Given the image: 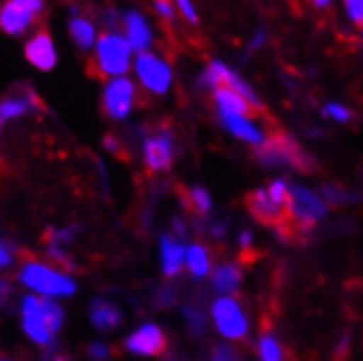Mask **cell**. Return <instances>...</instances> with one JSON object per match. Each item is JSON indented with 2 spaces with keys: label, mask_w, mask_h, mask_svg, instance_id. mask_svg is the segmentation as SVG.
<instances>
[{
  "label": "cell",
  "mask_w": 363,
  "mask_h": 361,
  "mask_svg": "<svg viewBox=\"0 0 363 361\" xmlns=\"http://www.w3.org/2000/svg\"><path fill=\"white\" fill-rule=\"evenodd\" d=\"M24 335L38 346H48L64 326V309L53 298L24 296L20 304Z\"/></svg>",
  "instance_id": "obj_1"
},
{
  "label": "cell",
  "mask_w": 363,
  "mask_h": 361,
  "mask_svg": "<svg viewBox=\"0 0 363 361\" xmlns=\"http://www.w3.org/2000/svg\"><path fill=\"white\" fill-rule=\"evenodd\" d=\"M18 278L27 289L35 291L42 298H68L77 294V282L66 272L57 270L55 265H48L35 256H22Z\"/></svg>",
  "instance_id": "obj_2"
},
{
  "label": "cell",
  "mask_w": 363,
  "mask_h": 361,
  "mask_svg": "<svg viewBox=\"0 0 363 361\" xmlns=\"http://www.w3.org/2000/svg\"><path fill=\"white\" fill-rule=\"evenodd\" d=\"M254 158L261 167H291L300 173H311L315 169L313 158L284 132L265 136V143L256 147Z\"/></svg>",
  "instance_id": "obj_3"
},
{
  "label": "cell",
  "mask_w": 363,
  "mask_h": 361,
  "mask_svg": "<svg viewBox=\"0 0 363 361\" xmlns=\"http://www.w3.org/2000/svg\"><path fill=\"white\" fill-rule=\"evenodd\" d=\"M134 64V50L121 31H106L99 35L92 53V68L101 77H125L129 66Z\"/></svg>",
  "instance_id": "obj_4"
},
{
  "label": "cell",
  "mask_w": 363,
  "mask_h": 361,
  "mask_svg": "<svg viewBox=\"0 0 363 361\" xmlns=\"http://www.w3.org/2000/svg\"><path fill=\"white\" fill-rule=\"evenodd\" d=\"M289 193H291L289 211L294 217L296 235H298V239H308L311 230L315 228V223L322 217H326V206L315 193H311L308 189H304L300 184H291Z\"/></svg>",
  "instance_id": "obj_5"
},
{
  "label": "cell",
  "mask_w": 363,
  "mask_h": 361,
  "mask_svg": "<svg viewBox=\"0 0 363 361\" xmlns=\"http://www.w3.org/2000/svg\"><path fill=\"white\" fill-rule=\"evenodd\" d=\"M134 70H136V77L140 86L151 92V94H167L171 90V84H173V68L171 64L158 55L153 53V50H147V53H138L134 57Z\"/></svg>",
  "instance_id": "obj_6"
},
{
  "label": "cell",
  "mask_w": 363,
  "mask_h": 361,
  "mask_svg": "<svg viewBox=\"0 0 363 361\" xmlns=\"http://www.w3.org/2000/svg\"><path fill=\"white\" fill-rule=\"evenodd\" d=\"M197 84L201 88H211V90H217V88H230L239 92L243 99H247L252 103L254 110H263V103L261 99H258V94L252 90V86L243 79L241 74H237L235 70H232L225 62H219V60H213L208 66H206V70L199 74Z\"/></svg>",
  "instance_id": "obj_7"
},
{
  "label": "cell",
  "mask_w": 363,
  "mask_h": 361,
  "mask_svg": "<svg viewBox=\"0 0 363 361\" xmlns=\"http://www.w3.org/2000/svg\"><path fill=\"white\" fill-rule=\"evenodd\" d=\"M175 160V143L169 127L143 134V162L151 173H164L173 167Z\"/></svg>",
  "instance_id": "obj_8"
},
{
  "label": "cell",
  "mask_w": 363,
  "mask_h": 361,
  "mask_svg": "<svg viewBox=\"0 0 363 361\" xmlns=\"http://www.w3.org/2000/svg\"><path fill=\"white\" fill-rule=\"evenodd\" d=\"M44 0H5L0 7V31L7 35H24L44 13Z\"/></svg>",
  "instance_id": "obj_9"
},
{
  "label": "cell",
  "mask_w": 363,
  "mask_h": 361,
  "mask_svg": "<svg viewBox=\"0 0 363 361\" xmlns=\"http://www.w3.org/2000/svg\"><path fill=\"white\" fill-rule=\"evenodd\" d=\"M136 86L127 77H114L103 88V114L112 121H125L136 106Z\"/></svg>",
  "instance_id": "obj_10"
},
{
  "label": "cell",
  "mask_w": 363,
  "mask_h": 361,
  "mask_svg": "<svg viewBox=\"0 0 363 361\" xmlns=\"http://www.w3.org/2000/svg\"><path fill=\"white\" fill-rule=\"evenodd\" d=\"M213 320L217 331L228 340H245L250 322L241 304L232 298H217L213 302Z\"/></svg>",
  "instance_id": "obj_11"
},
{
  "label": "cell",
  "mask_w": 363,
  "mask_h": 361,
  "mask_svg": "<svg viewBox=\"0 0 363 361\" xmlns=\"http://www.w3.org/2000/svg\"><path fill=\"white\" fill-rule=\"evenodd\" d=\"M123 348L132 355L138 357H162L169 348V340H167V333L153 322L140 324L134 333H129Z\"/></svg>",
  "instance_id": "obj_12"
},
{
  "label": "cell",
  "mask_w": 363,
  "mask_h": 361,
  "mask_svg": "<svg viewBox=\"0 0 363 361\" xmlns=\"http://www.w3.org/2000/svg\"><path fill=\"white\" fill-rule=\"evenodd\" d=\"M121 27L123 35L129 42L134 53H147L153 46V29L149 20L138 9H127L121 13Z\"/></svg>",
  "instance_id": "obj_13"
},
{
  "label": "cell",
  "mask_w": 363,
  "mask_h": 361,
  "mask_svg": "<svg viewBox=\"0 0 363 361\" xmlns=\"http://www.w3.org/2000/svg\"><path fill=\"white\" fill-rule=\"evenodd\" d=\"M42 108L38 94L31 88H20L0 99V123H7L20 116H27Z\"/></svg>",
  "instance_id": "obj_14"
},
{
  "label": "cell",
  "mask_w": 363,
  "mask_h": 361,
  "mask_svg": "<svg viewBox=\"0 0 363 361\" xmlns=\"http://www.w3.org/2000/svg\"><path fill=\"white\" fill-rule=\"evenodd\" d=\"M24 57L38 70H53L57 64V48L55 42L46 31H38L27 44H24Z\"/></svg>",
  "instance_id": "obj_15"
},
{
  "label": "cell",
  "mask_w": 363,
  "mask_h": 361,
  "mask_svg": "<svg viewBox=\"0 0 363 361\" xmlns=\"http://www.w3.org/2000/svg\"><path fill=\"white\" fill-rule=\"evenodd\" d=\"M219 125L225 132H230L232 136H237L239 140H245L250 145H263L265 143V134L250 116H241V114H225V112H217Z\"/></svg>",
  "instance_id": "obj_16"
},
{
  "label": "cell",
  "mask_w": 363,
  "mask_h": 361,
  "mask_svg": "<svg viewBox=\"0 0 363 361\" xmlns=\"http://www.w3.org/2000/svg\"><path fill=\"white\" fill-rule=\"evenodd\" d=\"M88 316H90V322L96 331L101 333H108V331H114L121 326L123 322V311L121 306L108 298H94L88 306Z\"/></svg>",
  "instance_id": "obj_17"
},
{
  "label": "cell",
  "mask_w": 363,
  "mask_h": 361,
  "mask_svg": "<svg viewBox=\"0 0 363 361\" xmlns=\"http://www.w3.org/2000/svg\"><path fill=\"white\" fill-rule=\"evenodd\" d=\"M160 254H162V274L169 278L177 276L186 263V245L175 235H167L164 232L160 237Z\"/></svg>",
  "instance_id": "obj_18"
},
{
  "label": "cell",
  "mask_w": 363,
  "mask_h": 361,
  "mask_svg": "<svg viewBox=\"0 0 363 361\" xmlns=\"http://www.w3.org/2000/svg\"><path fill=\"white\" fill-rule=\"evenodd\" d=\"M177 195H179V201L182 206L186 209V213L195 219H203L208 217L211 211H213V197L211 193L206 191L203 187H179L177 189Z\"/></svg>",
  "instance_id": "obj_19"
},
{
  "label": "cell",
  "mask_w": 363,
  "mask_h": 361,
  "mask_svg": "<svg viewBox=\"0 0 363 361\" xmlns=\"http://www.w3.org/2000/svg\"><path fill=\"white\" fill-rule=\"evenodd\" d=\"M213 101H215L217 112L241 114V116H252L256 112L247 99H243L239 92L230 90V88H217V90H213Z\"/></svg>",
  "instance_id": "obj_20"
},
{
  "label": "cell",
  "mask_w": 363,
  "mask_h": 361,
  "mask_svg": "<svg viewBox=\"0 0 363 361\" xmlns=\"http://www.w3.org/2000/svg\"><path fill=\"white\" fill-rule=\"evenodd\" d=\"M68 31H70L72 42L79 46L82 50H92L96 40H99L94 22L90 18H86V16H74L68 22Z\"/></svg>",
  "instance_id": "obj_21"
},
{
  "label": "cell",
  "mask_w": 363,
  "mask_h": 361,
  "mask_svg": "<svg viewBox=\"0 0 363 361\" xmlns=\"http://www.w3.org/2000/svg\"><path fill=\"white\" fill-rule=\"evenodd\" d=\"M241 278H243V272H241L239 265H235V263H221L215 270V274H213V287L219 294H232V291L239 289Z\"/></svg>",
  "instance_id": "obj_22"
},
{
  "label": "cell",
  "mask_w": 363,
  "mask_h": 361,
  "mask_svg": "<svg viewBox=\"0 0 363 361\" xmlns=\"http://www.w3.org/2000/svg\"><path fill=\"white\" fill-rule=\"evenodd\" d=\"M186 265L191 270L193 276L201 278L211 272V252L206 245L201 243H193L189 250H186Z\"/></svg>",
  "instance_id": "obj_23"
},
{
  "label": "cell",
  "mask_w": 363,
  "mask_h": 361,
  "mask_svg": "<svg viewBox=\"0 0 363 361\" xmlns=\"http://www.w3.org/2000/svg\"><path fill=\"white\" fill-rule=\"evenodd\" d=\"M258 357L261 361H287V350L274 338L272 333H263L258 340Z\"/></svg>",
  "instance_id": "obj_24"
},
{
  "label": "cell",
  "mask_w": 363,
  "mask_h": 361,
  "mask_svg": "<svg viewBox=\"0 0 363 361\" xmlns=\"http://www.w3.org/2000/svg\"><path fill=\"white\" fill-rule=\"evenodd\" d=\"M184 320H186V326L191 331L193 338H203L206 333V316H203V309L195 306V304H189L184 309Z\"/></svg>",
  "instance_id": "obj_25"
},
{
  "label": "cell",
  "mask_w": 363,
  "mask_h": 361,
  "mask_svg": "<svg viewBox=\"0 0 363 361\" xmlns=\"http://www.w3.org/2000/svg\"><path fill=\"white\" fill-rule=\"evenodd\" d=\"M344 11L357 29H363V0H344Z\"/></svg>",
  "instance_id": "obj_26"
},
{
  "label": "cell",
  "mask_w": 363,
  "mask_h": 361,
  "mask_svg": "<svg viewBox=\"0 0 363 361\" xmlns=\"http://www.w3.org/2000/svg\"><path fill=\"white\" fill-rule=\"evenodd\" d=\"M324 116L337 121V123H348L352 118V112L342 106V103H326V108H324Z\"/></svg>",
  "instance_id": "obj_27"
},
{
  "label": "cell",
  "mask_w": 363,
  "mask_h": 361,
  "mask_svg": "<svg viewBox=\"0 0 363 361\" xmlns=\"http://www.w3.org/2000/svg\"><path fill=\"white\" fill-rule=\"evenodd\" d=\"M86 355L90 361H110L112 357V350L108 344H103V342H90L86 346Z\"/></svg>",
  "instance_id": "obj_28"
},
{
  "label": "cell",
  "mask_w": 363,
  "mask_h": 361,
  "mask_svg": "<svg viewBox=\"0 0 363 361\" xmlns=\"http://www.w3.org/2000/svg\"><path fill=\"white\" fill-rule=\"evenodd\" d=\"M103 147H106V151H110L112 156H116V158H127V147H125L123 138H118L114 134L103 136Z\"/></svg>",
  "instance_id": "obj_29"
},
{
  "label": "cell",
  "mask_w": 363,
  "mask_h": 361,
  "mask_svg": "<svg viewBox=\"0 0 363 361\" xmlns=\"http://www.w3.org/2000/svg\"><path fill=\"white\" fill-rule=\"evenodd\" d=\"M211 361H241L239 352L232 348L230 344H219L211 352Z\"/></svg>",
  "instance_id": "obj_30"
},
{
  "label": "cell",
  "mask_w": 363,
  "mask_h": 361,
  "mask_svg": "<svg viewBox=\"0 0 363 361\" xmlns=\"http://www.w3.org/2000/svg\"><path fill=\"white\" fill-rule=\"evenodd\" d=\"M175 302H177V294L173 287H158V291H155V304L162 309H169Z\"/></svg>",
  "instance_id": "obj_31"
},
{
  "label": "cell",
  "mask_w": 363,
  "mask_h": 361,
  "mask_svg": "<svg viewBox=\"0 0 363 361\" xmlns=\"http://www.w3.org/2000/svg\"><path fill=\"white\" fill-rule=\"evenodd\" d=\"M153 9L158 13V18H162L164 22H173L175 20V7L171 0H153Z\"/></svg>",
  "instance_id": "obj_32"
},
{
  "label": "cell",
  "mask_w": 363,
  "mask_h": 361,
  "mask_svg": "<svg viewBox=\"0 0 363 361\" xmlns=\"http://www.w3.org/2000/svg\"><path fill=\"white\" fill-rule=\"evenodd\" d=\"M175 5H177L179 13L184 16L191 24H197V9L193 5V0H175Z\"/></svg>",
  "instance_id": "obj_33"
},
{
  "label": "cell",
  "mask_w": 363,
  "mask_h": 361,
  "mask_svg": "<svg viewBox=\"0 0 363 361\" xmlns=\"http://www.w3.org/2000/svg\"><path fill=\"white\" fill-rule=\"evenodd\" d=\"M265 42H267V31H265V29H258V31L254 33V38H252L250 46H247V55H250V53H254V50L261 48Z\"/></svg>",
  "instance_id": "obj_34"
},
{
  "label": "cell",
  "mask_w": 363,
  "mask_h": 361,
  "mask_svg": "<svg viewBox=\"0 0 363 361\" xmlns=\"http://www.w3.org/2000/svg\"><path fill=\"white\" fill-rule=\"evenodd\" d=\"M13 263V254L11 250L5 245V243H0V270H5Z\"/></svg>",
  "instance_id": "obj_35"
},
{
  "label": "cell",
  "mask_w": 363,
  "mask_h": 361,
  "mask_svg": "<svg viewBox=\"0 0 363 361\" xmlns=\"http://www.w3.org/2000/svg\"><path fill=\"white\" fill-rule=\"evenodd\" d=\"M225 230H228V221H225V219H219V221H215V223L211 226V235H213L215 239H221V237L225 235Z\"/></svg>",
  "instance_id": "obj_36"
},
{
  "label": "cell",
  "mask_w": 363,
  "mask_h": 361,
  "mask_svg": "<svg viewBox=\"0 0 363 361\" xmlns=\"http://www.w3.org/2000/svg\"><path fill=\"white\" fill-rule=\"evenodd\" d=\"M239 243H241V248H250V243H252V235H250L247 230H243V232H241Z\"/></svg>",
  "instance_id": "obj_37"
},
{
  "label": "cell",
  "mask_w": 363,
  "mask_h": 361,
  "mask_svg": "<svg viewBox=\"0 0 363 361\" xmlns=\"http://www.w3.org/2000/svg\"><path fill=\"white\" fill-rule=\"evenodd\" d=\"M330 3H333V0H311V5H313L315 9H326Z\"/></svg>",
  "instance_id": "obj_38"
},
{
  "label": "cell",
  "mask_w": 363,
  "mask_h": 361,
  "mask_svg": "<svg viewBox=\"0 0 363 361\" xmlns=\"http://www.w3.org/2000/svg\"><path fill=\"white\" fill-rule=\"evenodd\" d=\"M48 361H74V359H72V357H68V355H62V352H60V355H53Z\"/></svg>",
  "instance_id": "obj_39"
},
{
  "label": "cell",
  "mask_w": 363,
  "mask_h": 361,
  "mask_svg": "<svg viewBox=\"0 0 363 361\" xmlns=\"http://www.w3.org/2000/svg\"><path fill=\"white\" fill-rule=\"evenodd\" d=\"M5 296H7V285H5L3 280H0V302L5 300Z\"/></svg>",
  "instance_id": "obj_40"
},
{
  "label": "cell",
  "mask_w": 363,
  "mask_h": 361,
  "mask_svg": "<svg viewBox=\"0 0 363 361\" xmlns=\"http://www.w3.org/2000/svg\"><path fill=\"white\" fill-rule=\"evenodd\" d=\"M164 361H184V359H182L179 355H171V357H167Z\"/></svg>",
  "instance_id": "obj_41"
},
{
  "label": "cell",
  "mask_w": 363,
  "mask_h": 361,
  "mask_svg": "<svg viewBox=\"0 0 363 361\" xmlns=\"http://www.w3.org/2000/svg\"><path fill=\"white\" fill-rule=\"evenodd\" d=\"M0 361H11V359H7V357H0Z\"/></svg>",
  "instance_id": "obj_42"
}]
</instances>
